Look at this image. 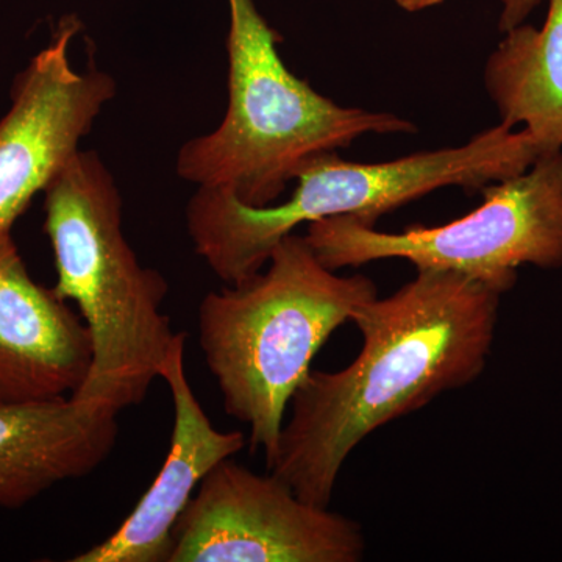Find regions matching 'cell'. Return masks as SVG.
<instances>
[{
  "instance_id": "10",
  "label": "cell",
  "mask_w": 562,
  "mask_h": 562,
  "mask_svg": "<svg viewBox=\"0 0 562 562\" xmlns=\"http://www.w3.org/2000/svg\"><path fill=\"white\" fill-rule=\"evenodd\" d=\"M92 360L90 331L32 279L11 233L0 235V403L69 397Z\"/></svg>"
},
{
  "instance_id": "5",
  "label": "cell",
  "mask_w": 562,
  "mask_h": 562,
  "mask_svg": "<svg viewBox=\"0 0 562 562\" xmlns=\"http://www.w3.org/2000/svg\"><path fill=\"white\" fill-rule=\"evenodd\" d=\"M227 2V113L216 131L183 144L176 161L181 179L228 192L244 205L268 206L317 155L364 135L416 132L397 114L342 106L319 94L281 60V36L254 0Z\"/></svg>"
},
{
  "instance_id": "14",
  "label": "cell",
  "mask_w": 562,
  "mask_h": 562,
  "mask_svg": "<svg viewBox=\"0 0 562 562\" xmlns=\"http://www.w3.org/2000/svg\"><path fill=\"white\" fill-rule=\"evenodd\" d=\"M402 10L408 13L431 9V7L441 5L446 0H394Z\"/></svg>"
},
{
  "instance_id": "3",
  "label": "cell",
  "mask_w": 562,
  "mask_h": 562,
  "mask_svg": "<svg viewBox=\"0 0 562 562\" xmlns=\"http://www.w3.org/2000/svg\"><path fill=\"white\" fill-rule=\"evenodd\" d=\"M379 295L369 277L322 265L305 236H284L268 265L238 286L211 291L198 310L199 346L225 413L249 427L251 449L272 464L284 413L317 351Z\"/></svg>"
},
{
  "instance_id": "6",
  "label": "cell",
  "mask_w": 562,
  "mask_h": 562,
  "mask_svg": "<svg viewBox=\"0 0 562 562\" xmlns=\"http://www.w3.org/2000/svg\"><path fill=\"white\" fill-rule=\"evenodd\" d=\"M480 192L479 209L438 227L386 233L335 216L306 225L305 239L331 271L397 258L417 271L458 273L502 294L513 290L520 266L562 268V150Z\"/></svg>"
},
{
  "instance_id": "13",
  "label": "cell",
  "mask_w": 562,
  "mask_h": 562,
  "mask_svg": "<svg viewBox=\"0 0 562 562\" xmlns=\"http://www.w3.org/2000/svg\"><path fill=\"white\" fill-rule=\"evenodd\" d=\"M542 0H501L498 29L505 33L524 24Z\"/></svg>"
},
{
  "instance_id": "4",
  "label": "cell",
  "mask_w": 562,
  "mask_h": 562,
  "mask_svg": "<svg viewBox=\"0 0 562 562\" xmlns=\"http://www.w3.org/2000/svg\"><path fill=\"white\" fill-rule=\"evenodd\" d=\"M541 157L527 128L498 124L460 147L419 151L394 161L353 162L336 151L302 166L297 187L283 203L244 205L224 191L198 188L187 205V228L195 254L227 286L257 276L284 236L302 224L350 216L375 227L406 203L447 187L482 191L527 171Z\"/></svg>"
},
{
  "instance_id": "2",
  "label": "cell",
  "mask_w": 562,
  "mask_h": 562,
  "mask_svg": "<svg viewBox=\"0 0 562 562\" xmlns=\"http://www.w3.org/2000/svg\"><path fill=\"white\" fill-rule=\"evenodd\" d=\"M43 192L52 290L76 303L92 346L90 372L70 397L120 414L146 401L176 339L161 310L168 281L125 238L120 188L95 151H77Z\"/></svg>"
},
{
  "instance_id": "1",
  "label": "cell",
  "mask_w": 562,
  "mask_h": 562,
  "mask_svg": "<svg viewBox=\"0 0 562 562\" xmlns=\"http://www.w3.org/2000/svg\"><path fill=\"white\" fill-rule=\"evenodd\" d=\"M502 292L453 272L417 271L350 322L362 346L338 372L312 371L292 397L272 475L328 508L344 462L373 431L475 382L486 368Z\"/></svg>"
},
{
  "instance_id": "8",
  "label": "cell",
  "mask_w": 562,
  "mask_h": 562,
  "mask_svg": "<svg viewBox=\"0 0 562 562\" xmlns=\"http://www.w3.org/2000/svg\"><path fill=\"white\" fill-rule=\"evenodd\" d=\"M80 29L79 18H63L11 87L10 110L0 120V235L11 233L32 199L80 150V139L116 95L110 74L74 68L70 46Z\"/></svg>"
},
{
  "instance_id": "12",
  "label": "cell",
  "mask_w": 562,
  "mask_h": 562,
  "mask_svg": "<svg viewBox=\"0 0 562 562\" xmlns=\"http://www.w3.org/2000/svg\"><path fill=\"white\" fill-rule=\"evenodd\" d=\"M484 87L501 124L524 125L541 155L562 150V0H549L541 29L505 32L484 66Z\"/></svg>"
},
{
  "instance_id": "9",
  "label": "cell",
  "mask_w": 562,
  "mask_h": 562,
  "mask_svg": "<svg viewBox=\"0 0 562 562\" xmlns=\"http://www.w3.org/2000/svg\"><path fill=\"white\" fill-rule=\"evenodd\" d=\"M187 341V333L177 331L160 371L173 402L171 446L161 471L110 538L70 561L169 562L173 525L199 484L247 446L244 432L217 430L195 397L184 369Z\"/></svg>"
},
{
  "instance_id": "11",
  "label": "cell",
  "mask_w": 562,
  "mask_h": 562,
  "mask_svg": "<svg viewBox=\"0 0 562 562\" xmlns=\"http://www.w3.org/2000/svg\"><path fill=\"white\" fill-rule=\"evenodd\" d=\"M117 413L76 398L0 403V509L83 479L116 446Z\"/></svg>"
},
{
  "instance_id": "7",
  "label": "cell",
  "mask_w": 562,
  "mask_h": 562,
  "mask_svg": "<svg viewBox=\"0 0 562 562\" xmlns=\"http://www.w3.org/2000/svg\"><path fill=\"white\" fill-rule=\"evenodd\" d=\"M364 553L360 524L228 458L173 525L169 562H358Z\"/></svg>"
}]
</instances>
